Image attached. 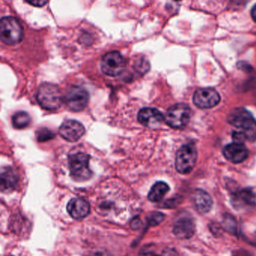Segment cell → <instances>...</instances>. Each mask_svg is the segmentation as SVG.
I'll return each instance as SVG.
<instances>
[{"mask_svg":"<svg viewBox=\"0 0 256 256\" xmlns=\"http://www.w3.org/2000/svg\"><path fill=\"white\" fill-rule=\"evenodd\" d=\"M227 121L239 132L244 134L246 140H256V121L252 116L243 108L232 110L227 117Z\"/></svg>","mask_w":256,"mask_h":256,"instance_id":"cell-1","label":"cell"},{"mask_svg":"<svg viewBox=\"0 0 256 256\" xmlns=\"http://www.w3.org/2000/svg\"><path fill=\"white\" fill-rule=\"evenodd\" d=\"M36 99L40 106L47 110L58 109L63 102V98L58 86L48 82L42 84L39 86Z\"/></svg>","mask_w":256,"mask_h":256,"instance_id":"cell-2","label":"cell"},{"mask_svg":"<svg viewBox=\"0 0 256 256\" xmlns=\"http://www.w3.org/2000/svg\"><path fill=\"white\" fill-rule=\"evenodd\" d=\"M0 38L7 45L20 43L24 38V32L21 24L13 16H4L0 21Z\"/></svg>","mask_w":256,"mask_h":256,"instance_id":"cell-3","label":"cell"},{"mask_svg":"<svg viewBox=\"0 0 256 256\" xmlns=\"http://www.w3.org/2000/svg\"><path fill=\"white\" fill-rule=\"evenodd\" d=\"M89 162L90 156L87 154L76 153L69 156V170L73 179L77 182H84L90 178L92 172Z\"/></svg>","mask_w":256,"mask_h":256,"instance_id":"cell-4","label":"cell"},{"mask_svg":"<svg viewBox=\"0 0 256 256\" xmlns=\"http://www.w3.org/2000/svg\"><path fill=\"white\" fill-rule=\"evenodd\" d=\"M197 161V150L192 144H185L179 149L176 156V170L180 174L190 173Z\"/></svg>","mask_w":256,"mask_h":256,"instance_id":"cell-5","label":"cell"},{"mask_svg":"<svg viewBox=\"0 0 256 256\" xmlns=\"http://www.w3.org/2000/svg\"><path fill=\"white\" fill-rule=\"evenodd\" d=\"M190 117V108L185 104H178L171 106L168 110L165 121L171 128L181 129L187 126Z\"/></svg>","mask_w":256,"mask_h":256,"instance_id":"cell-6","label":"cell"},{"mask_svg":"<svg viewBox=\"0 0 256 256\" xmlns=\"http://www.w3.org/2000/svg\"><path fill=\"white\" fill-rule=\"evenodd\" d=\"M126 66L124 57L117 51H112L105 54L102 57L101 64L103 73L111 76L120 75L124 70Z\"/></svg>","mask_w":256,"mask_h":256,"instance_id":"cell-7","label":"cell"},{"mask_svg":"<svg viewBox=\"0 0 256 256\" xmlns=\"http://www.w3.org/2000/svg\"><path fill=\"white\" fill-rule=\"evenodd\" d=\"M89 94L87 90L81 86H71L66 92L63 100L72 111L83 110L89 103Z\"/></svg>","mask_w":256,"mask_h":256,"instance_id":"cell-8","label":"cell"},{"mask_svg":"<svg viewBox=\"0 0 256 256\" xmlns=\"http://www.w3.org/2000/svg\"><path fill=\"white\" fill-rule=\"evenodd\" d=\"M220 102V96L213 88H200L193 96V103L200 109L214 108Z\"/></svg>","mask_w":256,"mask_h":256,"instance_id":"cell-9","label":"cell"},{"mask_svg":"<svg viewBox=\"0 0 256 256\" xmlns=\"http://www.w3.org/2000/svg\"><path fill=\"white\" fill-rule=\"evenodd\" d=\"M59 132L67 141L76 142L83 136L85 132V128L79 122L67 120L61 124Z\"/></svg>","mask_w":256,"mask_h":256,"instance_id":"cell-10","label":"cell"},{"mask_svg":"<svg viewBox=\"0 0 256 256\" xmlns=\"http://www.w3.org/2000/svg\"><path fill=\"white\" fill-rule=\"evenodd\" d=\"M138 120L141 124L149 128L160 127L165 117L162 112L155 108H144L140 110L138 115Z\"/></svg>","mask_w":256,"mask_h":256,"instance_id":"cell-11","label":"cell"},{"mask_svg":"<svg viewBox=\"0 0 256 256\" xmlns=\"http://www.w3.org/2000/svg\"><path fill=\"white\" fill-rule=\"evenodd\" d=\"M233 206L237 209H249L255 207L256 195L250 189H243L234 192L232 196Z\"/></svg>","mask_w":256,"mask_h":256,"instance_id":"cell-12","label":"cell"},{"mask_svg":"<svg viewBox=\"0 0 256 256\" xmlns=\"http://www.w3.org/2000/svg\"><path fill=\"white\" fill-rule=\"evenodd\" d=\"M223 154L230 162L240 164L248 158L249 150L243 143L234 142L225 146Z\"/></svg>","mask_w":256,"mask_h":256,"instance_id":"cell-13","label":"cell"},{"mask_svg":"<svg viewBox=\"0 0 256 256\" xmlns=\"http://www.w3.org/2000/svg\"><path fill=\"white\" fill-rule=\"evenodd\" d=\"M68 213L75 220L86 218L90 214V206L87 200L82 198H74L67 204Z\"/></svg>","mask_w":256,"mask_h":256,"instance_id":"cell-14","label":"cell"},{"mask_svg":"<svg viewBox=\"0 0 256 256\" xmlns=\"http://www.w3.org/2000/svg\"><path fill=\"white\" fill-rule=\"evenodd\" d=\"M173 232L178 238H191L195 232V222L191 218L183 216L175 222Z\"/></svg>","mask_w":256,"mask_h":256,"instance_id":"cell-15","label":"cell"},{"mask_svg":"<svg viewBox=\"0 0 256 256\" xmlns=\"http://www.w3.org/2000/svg\"><path fill=\"white\" fill-rule=\"evenodd\" d=\"M18 172L12 167H4L1 171V188L2 192H8L16 188L18 184Z\"/></svg>","mask_w":256,"mask_h":256,"instance_id":"cell-16","label":"cell"},{"mask_svg":"<svg viewBox=\"0 0 256 256\" xmlns=\"http://www.w3.org/2000/svg\"><path fill=\"white\" fill-rule=\"evenodd\" d=\"M193 202L199 213L206 214L211 210L213 200L210 196L203 190H196L193 194Z\"/></svg>","mask_w":256,"mask_h":256,"instance_id":"cell-17","label":"cell"},{"mask_svg":"<svg viewBox=\"0 0 256 256\" xmlns=\"http://www.w3.org/2000/svg\"><path fill=\"white\" fill-rule=\"evenodd\" d=\"M169 191V186L165 182H156L150 190L148 194V198L153 202L161 201L165 194Z\"/></svg>","mask_w":256,"mask_h":256,"instance_id":"cell-18","label":"cell"},{"mask_svg":"<svg viewBox=\"0 0 256 256\" xmlns=\"http://www.w3.org/2000/svg\"><path fill=\"white\" fill-rule=\"evenodd\" d=\"M12 121L14 128L16 129H24L30 126V117L27 112L21 111V112H16L12 116Z\"/></svg>","mask_w":256,"mask_h":256,"instance_id":"cell-19","label":"cell"},{"mask_svg":"<svg viewBox=\"0 0 256 256\" xmlns=\"http://www.w3.org/2000/svg\"><path fill=\"white\" fill-rule=\"evenodd\" d=\"M222 228L233 236H238V224L234 216L230 214H225L222 220Z\"/></svg>","mask_w":256,"mask_h":256,"instance_id":"cell-20","label":"cell"},{"mask_svg":"<svg viewBox=\"0 0 256 256\" xmlns=\"http://www.w3.org/2000/svg\"><path fill=\"white\" fill-rule=\"evenodd\" d=\"M36 138L39 142H45L55 136L54 132L48 128H41L36 132Z\"/></svg>","mask_w":256,"mask_h":256,"instance_id":"cell-21","label":"cell"},{"mask_svg":"<svg viewBox=\"0 0 256 256\" xmlns=\"http://www.w3.org/2000/svg\"><path fill=\"white\" fill-rule=\"evenodd\" d=\"M165 216L161 212H153L147 218V222L149 226H155L159 225L163 221Z\"/></svg>","mask_w":256,"mask_h":256,"instance_id":"cell-22","label":"cell"},{"mask_svg":"<svg viewBox=\"0 0 256 256\" xmlns=\"http://www.w3.org/2000/svg\"><path fill=\"white\" fill-rule=\"evenodd\" d=\"M26 1L35 7H42L48 3V0H26Z\"/></svg>","mask_w":256,"mask_h":256,"instance_id":"cell-23","label":"cell"},{"mask_svg":"<svg viewBox=\"0 0 256 256\" xmlns=\"http://www.w3.org/2000/svg\"><path fill=\"white\" fill-rule=\"evenodd\" d=\"M139 256H156L155 252L149 248H144L140 252Z\"/></svg>","mask_w":256,"mask_h":256,"instance_id":"cell-24","label":"cell"},{"mask_svg":"<svg viewBox=\"0 0 256 256\" xmlns=\"http://www.w3.org/2000/svg\"><path fill=\"white\" fill-rule=\"evenodd\" d=\"M141 220H140L138 218H135L132 220V228L133 230H138V228H140V226H141Z\"/></svg>","mask_w":256,"mask_h":256,"instance_id":"cell-25","label":"cell"},{"mask_svg":"<svg viewBox=\"0 0 256 256\" xmlns=\"http://www.w3.org/2000/svg\"><path fill=\"white\" fill-rule=\"evenodd\" d=\"M251 15H252V19L256 22V4L252 8V12H251Z\"/></svg>","mask_w":256,"mask_h":256,"instance_id":"cell-26","label":"cell"},{"mask_svg":"<svg viewBox=\"0 0 256 256\" xmlns=\"http://www.w3.org/2000/svg\"><path fill=\"white\" fill-rule=\"evenodd\" d=\"M94 256H110L108 252H99L97 254H95Z\"/></svg>","mask_w":256,"mask_h":256,"instance_id":"cell-27","label":"cell"},{"mask_svg":"<svg viewBox=\"0 0 256 256\" xmlns=\"http://www.w3.org/2000/svg\"><path fill=\"white\" fill-rule=\"evenodd\" d=\"M176 1H180V0H176Z\"/></svg>","mask_w":256,"mask_h":256,"instance_id":"cell-28","label":"cell"}]
</instances>
